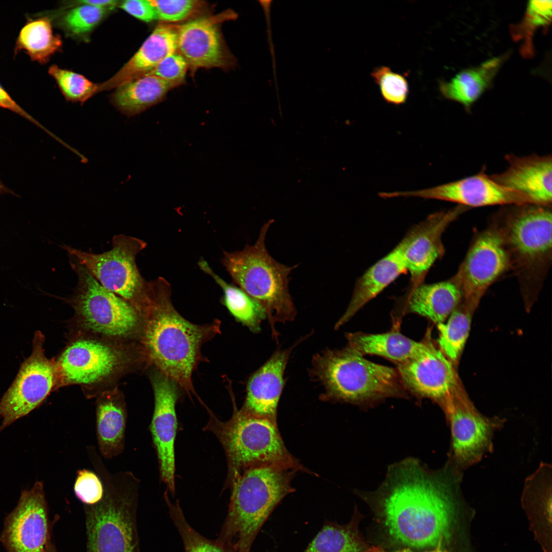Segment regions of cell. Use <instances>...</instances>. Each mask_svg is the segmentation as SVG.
<instances>
[{
	"mask_svg": "<svg viewBox=\"0 0 552 552\" xmlns=\"http://www.w3.org/2000/svg\"><path fill=\"white\" fill-rule=\"evenodd\" d=\"M460 478L457 471L430 473L413 461L392 469L374 502L388 539L416 549L448 544L458 511Z\"/></svg>",
	"mask_w": 552,
	"mask_h": 552,
	"instance_id": "6da1fadb",
	"label": "cell"
},
{
	"mask_svg": "<svg viewBox=\"0 0 552 552\" xmlns=\"http://www.w3.org/2000/svg\"><path fill=\"white\" fill-rule=\"evenodd\" d=\"M169 283L158 278L147 282L142 306L145 317L143 344L147 359L157 371L174 380L190 396H197L192 375L205 361L202 345L220 333L218 320L197 325L174 307Z\"/></svg>",
	"mask_w": 552,
	"mask_h": 552,
	"instance_id": "7a4b0ae2",
	"label": "cell"
},
{
	"mask_svg": "<svg viewBox=\"0 0 552 552\" xmlns=\"http://www.w3.org/2000/svg\"><path fill=\"white\" fill-rule=\"evenodd\" d=\"M551 206L522 204L504 206L491 218L527 302L535 298L551 264Z\"/></svg>",
	"mask_w": 552,
	"mask_h": 552,
	"instance_id": "3957f363",
	"label": "cell"
},
{
	"mask_svg": "<svg viewBox=\"0 0 552 552\" xmlns=\"http://www.w3.org/2000/svg\"><path fill=\"white\" fill-rule=\"evenodd\" d=\"M303 467L250 468L235 479L228 513L217 539L235 552H250L261 527L275 507L294 491L291 482Z\"/></svg>",
	"mask_w": 552,
	"mask_h": 552,
	"instance_id": "277c9868",
	"label": "cell"
},
{
	"mask_svg": "<svg viewBox=\"0 0 552 552\" xmlns=\"http://www.w3.org/2000/svg\"><path fill=\"white\" fill-rule=\"evenodd\" d=\"M272 222L269 220L262 226L254 245L225 252L221 261L235 283L264 309L272 335L277 338L275 324L292 321L296 315L289 291V275L298 265L280 263L268 252L265 240Z\"/></svg>",
	"mask_w": 552,
	"mask_h": 552,
	"instance_id": "5b68a950",
	"label": "cell"
},
{
	"mask_svg": "<svg viewBox=\"0 0 552 552\" xmlns=\"http://www.w3.org/2000/svg\"><path fill=\"white\" fill-rule=\"evenodd\" d=\"M310 372L324 388L323 401L357 403L405 393L397 370L369 361L348 346L316 354Z\"/></svg>",
	"mask_w": 552,
	"mask_h": 552,
	"instance_id": "8992f818",
	"label": "cell"
},
{
	"mask_svg": "<svg viewBox=\"0 0 552 552\" xmlns=\"http://www.w3.org/2000/svg\"><path fill=\"white\" fill-rule=\"evenodd\" d=\"M101 499L84 505L86 552H141L137 522L139 481L130 472H99Z\"/></svg>",
	"mask_w": 552,
	"mask_h": 552,
	"instance_id": "52a82bcc",
	"label": "cell"
},
{
	"mask_svg": "<svg viewBox=\"0 0 552 552\" xmlns=\"http://www.w3.org/2000/svg\"><path fill=\"white\" fill-rule=\"evenodd\" d=\"M204 428L222 445L226 457V485L250 468L272 465L302 466L287 449L277 422L234 409L227 421L213 413Z\"/></svg>",
	"mask_w": 552,
	"mask_h": 552,
	"instance_id": "ba28073f",
	"label": "cell"
},
{
	"mask_svg": "<svg viewBox=\"0 0 552 552\" xmlns=\"http://www.w3.org/2000/svg\"><path fill=\"white\" fill-rule=\"evenodd\" d=\"M147 243L137 238L120 234L112 239L111 249L94 254L64 245L62 248L84 266L105 288L124 298L137 310L143 301L147 282L136 263Z\"/></svg>",
	"mask_w": 552,
	"mask_h": 552,
	"instance_id": "9c48e42d",
	"label": "cell"
},
{
	"mask_svg": "<svg viewBox=\"0 0 552 552\" xmlns=\"http://www.w3.org/2000/svg\"><path fill=\"white\" fill-rule=\"evenodd\" d=\"M70 263L77 275L71 298L84 326L97 333L123 336L132 333L141 313L128 302L102 286L74 257Z\"/></svg>",
	"mask_w": 552,
	"mask_h": 552,
	"instance_id": "30bf717a",
	"label": "cell"
},
{
	"mask_svg": "<svg viewBox=\"0 0 552 552\" xmlns=\"http://www.w3.org/2000/svg\"><path fill=\"white\" fill-rule=\"evenodd\" d=\"M440 404L450 425L451 455L456 470L478 462L492 450L493 434L503 425L502 420L481 415L459 386Z\"/></svg>",
	"mask_w": 552,
	"mask_h": 552,
	"instance_id": "8fae6325",
	"label": "cell"
},
{
	"mask_svg": "<svg viewBox=\"0 0 552 552\" xmlns=\"http://www.w3.org/2000/svg\"><path fill=\"white\" fill-rule=\"evenodd\" d=\"M44 336L37 331L31 354L22 363L13 382L0 402V431L39 406L56 382L55 364L43 352Z\"/></svg>",
	"mask_w": 552,
	"mask_h": 552,
	"instance_id": "7c38bea8",
	"label": "cell"
},
{
	"mask_svg": "<svg viewBox=\"0 0 552 552\" xmlns=\"http://www.w3.org/2000/svg\"><path fill=\"white\" fill-rule=\"evenodd\" d=\"M508 270L509 263L502 241L490 222L475 235L454 275L462 292L461 302L475 310L489 287Z\"/></svg>",
	"mask_w": 552,
	"mask_h": 552,
	"instance_id": "4fadbf2b",
	"label": "cell"
},
{
	"mask_svg": "<svg viewBox=\"0 0 552 552\" xmlns=\"http://www.w3.org/2000/svg\"><path fill=\"white\" fill-rule=\"evenodd\" d=\"M43 486L36 482L22 492L16 507L6 518L0 537L7 552H47L51 528Z\"/></svg>",
	"mask_w": 552,
	"mask_h": 552,
	"instance_id": "5bb4252c",
	"label": "cell"
},
{
	"mask_svg": "<svg viewBox=\"0 0 552 552\" xmlns=\"http://www.w3.org/2000/svg\"><path fill=\"white\" fill-rule=\"evenodd\" d=\"M468 208L457 205L431 214L410 228L397 245L411 275L409 288L423 283L427 273L445 253L442 235L448 226Z\"/></svg>",
	"mask_w": 552,
	"mask_h": 552,
	"instance_id": "9a60e30c",
	"label": "cell"
},
{
	"mask_svg": "<svg viewBox=\"0 0 552 552\" xmlns=\"http://www.w3.org/2000/svg\"><path fill=\"white\" fill-rule=\"evenodd\" d=\"M388 198L416 197L478 207L495 205L535 204L526 195L502 186L484 171L456 181L432 188L406 192L386 193Z\"/></svg>",
	"mask_w": 552,
	"mask_h": 552,
	"instance_id": "2e32d148",
	"label": "cell"
},
{
	"mask_svg": "<svg viewBox=\"0 0 552 552\" xmlns=\"http://www.w3.org/2000/svg\"><path fill=\"white\" fill-rule=\"evenodd\" d=\"M154 408L150 424L158 457L160 479L168 491L175 493L174 446L177 427L176 404L180 397L179 385L157 371L152 377Z\"/></svg>",
	"mask_w": 552,
	"mask_h": 552,
	"instance_id": "e0dca14e",
	"label": "cell"
},
{
	"mask_svg": "<svg viewBox=\"0 0 552 552\" xmlns=\"http://www.w3.org/2000/svg\"><path fill=\"white\" fill-rule=\"evenodd\" d=\"M122 356L112 347L93 340H79L71 344L55 364L56 379L63 384H90L116 372Z\"/></svg>",
	"mask_w": 552,
	"mask_h": 552,
	"instance_id": "ac0fdd59",
	"label": "cell"
},
{
	"mask_svg": "<svg viewBox=\"0 0 552 552\" xmlns=\"http://www.w3.org/2000/svg\"><path fill=\"white\" fill-rule=\"evenodd\" d=\"M226 14L204 17L177 25L178 52L192 71L199 68H225L233 63L219 30Z\"/></svg>",
	"mask_w": 552,
	"mask_h": 552,
	"instance_id": "d6986e66",
	"label": "cell"
},
{
	"mask_svg": "<svg viewBox=\"0 0 552 552\" xmlns=\"http://www.w3.org/2000/svg\"><path fill=\"white\" fill-rule=\"evenodd\" d=\"M396 364L405 388L421 397L441 403L458 386L452 362L432 342L425 354Z\"/></svg>",
	"mask_w": 552,
	"mask_h": 552,
	"instance_id": "ffe728a7",
	"label": "cell"
},
{
	"mask_svg": "<svg viewBox=\"0 0 552 552\" xmlns=\"http://www.w3.org/2000/svg\"><path fill=\"white\" fill-rule=\"evenodd\" d=\"M503 172L490 176L510 189L528 196L535 204L551 206L552 158L550 155L517 156L508 154Z\"/></svg>",
	"mask_w": 552,
	"mask_h": 552,
	"instance_id": "44dd1931",
	"label": "cell"
},
{
	"mask_svg": "<svg viewBox=\"0 0 552 552\" xmlns=\"http://www.w3.org/2000/svg\"><path fill=\"white\" fill-rule=\"evenodd\" d=\"M293 347L275 351L249 378L241 410L277 422V408L284 386L283 375Z\"/></svg>",
	"mask_w": 552,
	"mask_h": 552,
	"instance_id": "7402d4cb",
	"label": "cell"
},
{
	"mask_svg": "<svg viewBox=\"0 0 552 552\" xmlns=\"http://www.w3.org/2000/svg\"><path fill=\"white\" fill-rule=\"evenodd\" d=\"M177 27L160 24L134 56L113 77L98 85V92L117 88L146 75L164 59L178 52Z\"/></svg>",
	"mask_w": 552,
	"mask_h": 552,
	"instance_id": "603a6c76",
	"label": "cell"
},
{
	"mask_svg": "<svg viewBox=\"0 0 552 552\" xmlns=\"http://www.w3.org/2000/svg\"><path fill=\"white\" fill-rule=\"evenodd\" d=\"M407 271L402 256L396 246L357 280L348 308L335 328L338 329L348 322L367 303Z\"/></svg>",
	"mask_w": 552,
	"mask_h": 552,
	"instance_id": "cb8c5ba5",
	"label": "cell"
},
{
	"mask_svg": "<svg viewBox=\"0 0 552 552\" xmlns=\"http://www.w3.org/2000/svg\"><path fill=\"white\" fill-rule=\"evenodd\" d=\"M409 290L406 295L404 312L420 315L437 325L444 323L462 298L454 275L438 283H423Z\"/></svg>",
	"mask_w": 552,
	"mask_h": 552,
	"instance_id": "d4e9b609",
	"label": "cell"
},
{
	"mask_svg": "<svg viewBox=\"0 0 552 552\" xmlns=\"http://www.w3.org/2000/svg\"><path fill=\"white\" fill-rule=\"evenodd\" d=\"M346 338L347 346L360 355L379 356L396 363L425 354L431 343L429 339L425 342L416 341L397 330L378 334L349 333Z\"/></svg>",
	"mask_w": 552,
	"mask_h": 552,
	"instance_id": "484cf974",
	"label": "cell"
},
{
	"mask_svg": "<svg viewBox=\"0 0 552 552\" xmlns=\"http://www.w3.org/2000/svg\"><path fill=\"white\" fill-rule=\"evenodd\" d=\"M508 54L491 59L479 66L462 71L449 81H441L439 88L446 99L461 104L467 111L491 86Z\"/></svg>",
	"mask_w": 552,
	"mask_h": 552,
	"instance_id": "4316f807",
	"label": "cell"
},
{
	"mask_svg": "<svg viewBox=\"0 0 552 552\" xmlns=\"http://www.w3.org/2000/svg\"><path fill=\"white\" fill-rule=\"evenodd\" d=\"M126 423L125 408L119 397L107 396L99 400L96 430L99 449L104 458L110 459L123 451Z\"/></svg>",
	"mask_w": 552,
	"mask_h": 552,
	"instance_id": "83f0119b",
	"label": "cell"
},
{
	"mask_svg": "<svg viewBox=\"0 0 552 552\" xmlns=\"http://www.w3.org/2000/svg\"><path fill=\"white\" fill-rule=\"evenodd\" d=\"M175 84L153 76H144L116 88L111 102L128 116L140 113L161 101Z\"/></svg>",
	"mask_w": 552,
	"mask_h": 552,
	"instance_id": "f1b7e54d",
	"label": "cell"
},
{
	"mask_svg": "<svg viewBox=\"0 0 552 552\" xmlns=\"http://www.w3.org/2000/svg\"><path fill=\"white\" fill-rule=\"evenodd\" d=\"M198 265L221 288L223 303L235 319L253 332L260 331L261 323L267 319L262 307L240 287L228 284L216 274L204 260H200Z\"/></svg>",
	"mask_w": 552,
	"mask_h": 552,
	"instance_id": "f546056e",
	"label": "cell"
},
{
	"mask_svg": "<svg viewBox=\"0 0 552 552\" xmlns=\"http://www.w3.org/2000/svg\"><path fill=\"white\" fill-rule=\"evenodd\" d=\"M61 45L60 37L53 34L49 17L28 18L16 39L14 53L23 51L33 61L44 64Z\"/></svg>",
	"mask_w": 552,
	"mask_h": 552,
	"instance_id": "4dcf8cb0",
	"label": "cell"
},
{
	"mask_svg": "<svg viewBox=\"0 0 552 552\" xmlns=\"http://www.w3.org/2000/svg\"><path fill=\"white\" fill-rule=\"evenodd\" d=\"M359 521L356 514L343 525L326 520L303 552H363L367 546L358 530Z\"/></svg>",
	"mask_w": 552,
	"mask_h": 552,
	"instance_id": "1f68e13d",
	"label": "cell"
},
{
	"mask_svg": "<svg viewBox=\"0 0 552 552\" xmlns=\"http://www.w3.org/2000/svg\"><path fill=\"white\" fill-rule=\"evenodd\" d=\"M474 311L461 302L445 324H438L440 350L452 362L457 360L464 349Z\"/></svg>",
	"mask_w": 552,
	"mask_h": 552,
	"instance_id": "d6a6232c",
	"label": "cell"
},
{
	"mask_svg": "<svg viewBox=\"0 0 552 552\" xmlns=\"http://www.w3.org/2000/svg\"><path fill=\"white\" fill-rule=\"evenodd\" d=\"M169 516L181 537L185 552H235L217 540L208 539L197 532L187 520L178 502H171L165 494Z\"/></svg>",
	"mask_w": 552,
	"mask_h": 552,
	"instance_id": "836d02e7",
	"label": "cell"
},
{
	"mask_svg": "<svg viewBox=\"0 0 552 552\" xmlns=\"http://www.w3.org/2000/svg\"><path fill=\"white\" fill-rule=\"evenodd\" d=\"M49 73L56 80L62 94L69 101L83 103L98 91V84L78 73L62 69L55 65L50 67Z\"/></svg>",
	"mask_w": 552,
	"mask_h": 552,
	"instance_id": "e575fe53",
	"label": "cell"
},
{
	"mask_svg": "<svg viewBox=\"0 0 552 552\" xmlns=\"http://www.w3.org/2000/svg\"><path fill=\"white\" fill-rule=\"evenodd\" d=\"M371 75L386 102L401 105L406 101L409 87L405 75L395 73L389 67L381 66L375 68Z\"/></svg>",
	"mask_w": 552,
	"mask_h": 552,
	"instance_id": "d590c367",
	"label": "cell"
},
{
	"mask_svg": "<svg viewBox=\"0 0 552 552\" xmlns=\"http://www.w3.org/2000/svg\"><path fill=\"white\" fill-rule=\"evenodd\" d=\"M108 9L89 5L80 4L66 12L62 24L71 34L80 35L90 32L102 20Z\"/></svg>",
	"mask_w": 552,
	"mask_h": 552,
	"instance_id": "8d00e7d4",
	"label": "cell"
},
{
	"mask_svg": "<svg viewBox=\"0 0 552 552\" xmlns=\"http://www.w3.org/2000/svg\"><path fill=\"white\" fill-rule=\"evenodd\" d=\"M551 5V1H529L523 20L513 29L512 34L515 38H525L528 41L536 29L549 24Z\"/></svg>",
	"mask_w": 552,
	"mask_h": 552,
	"instance_id": "74e56055",
	"label": "cell"
},
{
	"mask_svg": "<svg viewBox=\"0 0 552 552\" xmlns=\"http://www.w3.org/2000/svg\"><path fill=\"white\" fill-rule=\"evenodd\" d=\"M151 1L155 8L158 20L167 22L185 20L201 5L200 1L195 0Z\"/></svg>",
	"mask_w": 552,
	"mask_h": 552,
	"instance_id": "f35d334b",
	"label": "cell"
},
{
	"mask_svg": "<svg viewBox=\"0 0 552 552\" xmlns=\"http://www.w3.org/2000/svg\"><path fill=\"white\" fill-rule=\"evenodd\" d=\"M76 496L84 505L99 501L103 497L104 488L101 479L93 472L86 469L78 470L74 485Z\"/></svg>",
	"mask_w": 552,
	"mask_h": 552,
	"instance_id": "ab89813d",
	"label": "cell"
},
{
	"mask_svg": "<svg viewBox=\"0 0 552 552\" xmlns=\"http://www.w3.org/2000/svg\"><path fill=\"white\" fill-rule=\"evenodd\" d=\"M188 68L185 58L177 52L166 57L145 76H155L178 86L184 82Z\"/></svg>",
	"mask_w": 552,
	"mask_h": 552,
	"instance_id": "60d3db41",
	"label": "cell"
},
{
	"mask_svg": "<svg viewBox=\"0 0 552 552\" xmlns=\"http://www.w3.org/2000/svg\"><path fill=\"white\" fill-rule=\"evenodd\" d=\"M119 7L142 21L149 22L158 20L155 8L151 0L121 1Z\"/></svg>",
	"mask_w": 552,
	"mask_h": 552,
	"instance_id": "b9f144b4",
	"label": "cell"
},
{
	"mask_svg": "<svg viewBox=\"0 0 552 552\" xmlns=\"http://www.w3.org/2000/svg\"><path fill=\"white\" fill-rule=\"evenodd\" d=\"M0 107L9 110L20 116L30 121L34 124L40 127L48 133L53 136V134L42 126L37 120L33 118L29 113L24 110L17 102L10 96L9 93L5 90L0 84Z\"/></svg>",
	"mask_w": 552,
	"mask_h": 552,
	"instance_id": "7bdbcfd3",
	"label": "cell"
},
{
	"mask_svg": "<svg viewBox=\"0 0 552 552\" xmlns=\"http://www.w3.org/2000/svg\"><path fill=\"white\" fill-rule=\"evenodd\" d=\"M120 2L116 0H84L77 2V4L89 5L108 10L119 6Z\"/></svg>",
	"mask_w": 552,
	"mask_h": 552,
	"instance_id": "ee69618b",
	"label": "cell"
},
{
	"mask_svg": "<svg viewBox=\"0 0 552 552\" xmlns=\"http://www.w3.org/2000/svg\"><path fill=\"white\" fill-rule=\"evenodd\" d=\"M363 552H415L411 550L410 548H404L402 549L397 550L396 551H388L386 550L380 546H372L371 547L367 548ZM424 552H448L445 549H443V547L441 546H438L432 550L424 551Z\"/></svg>",
	"mask_w": 552,
	"mask_h": 552,
	"instance_id": "f6af8a7d",
	"label": "cell"
},
{
	"mask_svg": "<svg viewBox=\"0 0 552 552\" xmlns=\"http://www.w3.org/2000/svg\"><path fill=\"white\" fill-rule=\"evenodd\" d=\"M8 191L7 188L4 185L0 179V195L7 192Z\"/></svg>",
	"mask_w": 552,
	"mask_h": 552,
	"instance_id": "bcb514c9",
	"label": "cell"
},
{
	"mask_svg": "<svg viewBox=\"0 0 552 552\" xmlns=\"http://www.w3.org/2000/svg\"><path fill=\"white\" fill-rule=\"evenodd\" d=\"M47 552H57L54 544L52 543L48 549Z\"/></svg>",
	"mask_w": 552,
	"mask_h": 552,
	"instance_id": "7dc6e473",
	"label": "cell"
}]
</instances>
